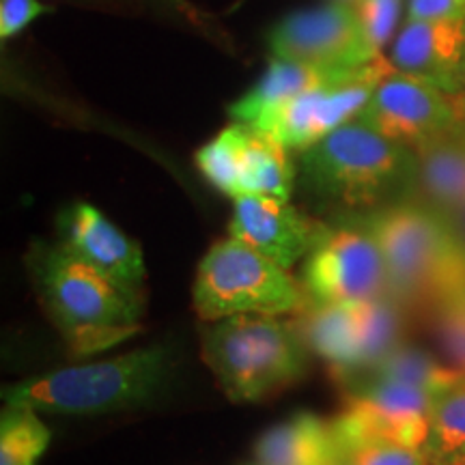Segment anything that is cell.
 <instances>
[{
	"label": "cell",
	"instance_id": "obj_1",
	"mask_svg": "<svg viewBox=\"0 0 465 465\" xmlns=\"http://www.w3.org/2000/svg\"><path fill=\"white\" fill-rule=\"evenodd\" d=\"M26 267L42 306L69 349L86 358L138 332L144 300L75 259L61 243H35Z\"/></svg>",
	"mask_w": 465,
	"mask_h": 465
},
{
	"label": "cell",
	"instance_id": "obj_2",
	"mask_svg": "<svg viewBox=\"0 0 465 465\" xmlns=\"http://www.w3.org/2000/svg\"><path fill=\"white\" fill-rule=\"evenodd\" d=\"M353 218L373 232L388 289L407 312L422 315L465 282V243L438 209L401 201Z\"/></svg>",
	"mask_w": 465,
	"mask_h": 465
},
{
	"label": "cell",
	"instance_id": "obj_3",
	"mask_svg": "<svg viewBox=\"0 0 465 465\" xmlns=\"http://www.w3.org/2000/svg\"><path fill=\"white\" fill-rule=\"evenodd\" d=\"M177 371L174 347L151 345L102 362L67 366L5 391V403L39 414L93 416L134 410L158 399Z\"/></svg>",
	"mask_w": 465,
	"mask_h": 465
},
{
	"label": "cell",
	"instance_id": "obj_4",
	"mask_svg": "<svg viewBox=\"0 0 465 465\" xmlns=\"http://www.w3.org/2000/svg\"><path fill=\"white\" fill-rule=\"evenodd\" d=\"M302 173L322 201L371 212L416 192V151L353 119L302 151Z\"/></svg>",
	"mask_w": 465,
	"mask_h": 465
},
{
	"label": "cell",
	"instance_id": "obj_5",
	"mask_svg": "<svg viewBox=\"0 0 465 465\" xmlns=\"http://www.w3.org/2000/svg\"><path fill=\"white\" fill-rule=\"evenodd\" d=\"M203 360L235 403L259 401L304 375L308 347L295 322L237 315L203 322Z\"/></svg>",
	"mask_w": 465,
	"mask_h": 465
},
{
	"label": "cell",
	"instance_id": "obj_6",
	"mask_svg": "<svg viewBox=\"0 0 465 465\" xmlns=\"http://www.w3.org/2000/svg\"><path fill=\"white\" fill-rule=\"evenodd\" d=\"M194 308L203 322L237 315H287L306 304L300 287L276 261L229 235L207 250L196 270Z\"/></svg>",
	"mask_w": 465,
	"mask_h": 465
},
{
	"label": "cell",
	"instance_id": "obj_7",
	"mask_svg": "<svg viewBox=\"0 0 465 465\" xmlns=\"http://www.w3.org/2000/svg\"><path fill=\"white\" fill-rule=\"evenodd\" d=\"M345 386H349L345 410L332 420L341 449L358 441H392L422 449L438 388L373 375L358 377Z\"/></svg>",
	"mask_w": 465,
	"mask_h": 465
},
{
	"label": "cell",
	"instance_id": "obj_8",
	"mask_svg": "<svg viewBox=\"0 0 465 465\" xmlns=\"http://www.w3.org/2000/svg\"><path fill=\"white\" fill-rule=\"evenodd\" d=\"M302 287L315 304H360L391 295L373 232L356 218L328 226L308 252Z\"/></svg>",
	"mask_w": 465,
	"mask_h": 465
},
{
	"label": "cell",
	"instance_id": "obj_9",
	"mask_svg": "<svg viewBox=\"0 0 465 465\" xmlns=\"http://www.w3.org/2000/svg\"><path fill=\"white\" fill-rule=\"evenodd\" d=\"M392 72L391 58L377 56L362 67L293 97L254 130L270 134L289 151H304L341 125L358 119L381 80Z\"/></svg>",
	"mask_w": 465,
	"mask_h": 465
},
{
	"label": "cell",
	"instance_id": "obj_10",
	"mask_svg": "<svg viewBox=\"0 0 465 465\" xmlns=\"http://www.w3.org/2000/svg\"><path fill=\"white\" fill-rule=\"evenodd\" d=\"M358 119L381 136L416 151L463 125L465 95L394 69L381 80Z\"/></svg>",
	"mask_w": 465,
	"mask_h": 465
},
{
	"label": "cell",
	"instance_id": "obj_11",
	"mask_svg": "<svg viewBox=\"0 0 465 465\" xmlns=\"http://www.w3.org/2000/svg\"><path fill=\"white\" fill-rule=\"evenodd\" d=\"M267 42L274 58L332 69H353L381 56L366 42L356 7L342 3L287 15L272 28Z\"/></svg>",
	"mask_w": 465,
	"mask_h": 465
},
{
	"label": "cell",
	"instance_id": "obj_12",
	"mask_svg": "<svg viewBox=\"0 0 465 465\" xmlns=\"http://www.w3.org/2000/svg\"><path fill=\"white\" fill-rule=\"evenodd\" d=\"M58 243L127 293L144 300L147 270L141 246L97 207L89 203H74L67 207L58 218Z\"/></svg>",
	"mask_w": 465,
	"mask_h": 465
},
{
	"label": "cell",
	"instance_id": "obj_13",
	"mask_svg": "<svg viewBox=\"0 0 465 465\" xmlns=\"http://www.w3.org/2000/svg\"><path fill=\"white\" fill-rule=\"evenodd\" d=\"M229 229V235L291 270L300 259L308 257L328 224L302 213L289 201L242 194L232 199Z\"/></svg>",
	"mask_w": 465,
	"mask_h": 465
},
{
	"label": "cell",
	"instance_id": "obj_14",
	"mask_svg": "<svg viewBox=\"0 0 465 465\" xmlns=\"http://www.w3.org/2000/svg\"><path fill=\"white\" fill-rule=\"evenodd\" d=\"M392 67L463 95L465 20H407L394 39Z\"/></svg>",
	"mask_w": 465,
	"mask_h": 465
},
{
	"label": "cell",
	"instance_id": "obj_15",
	"mask_svg": "<svg viewBox=\"0 0 465 465\" xmlns=\"http://www.w3.org/2000/svg\"><path fill=\"white\" fill-rule=\"evenodd\" d=\"M347 72H351V69H332L272 56L267 72L261 75V80L252 89L231 104L229 114L235 124L259 127L293 97L302 95L308 89H315L319 84L330 83V80Z\"/></svg>",
	"mask_w": 465,
	"mask_h": 465
},
{
	"label": "cell",
	"instance_id": "obj_16",
	"mask_svg": "<svg viewBox=\"0 0 465 465\" xmlns=\"http://www.w3.org/2000/svg\"><path fill=\"white\" fill-rule=\"evenodd\" d=\"M341 446L332 422L315 414H295L278 422L254 444V463L259 465H339Z\"/></svg>",
	"mask_w": 465,
	"mask_h": 465
},
{
	"label": "cell",
	"instance_id": "obj_17",
	"mask_svg": "<svg viewBox=\"0 0 465 465\" xmlns=\"http://www.w3.org/2000/svg\"><path fill=\"white\" fill-rule=\"evenodd\" d=\"M298 323L308 351L317 353L339 381L353 375L360 349V304H315L302 308Z\"/></svg>",
	"mask_w": 465,
	"mask_h": 465
},
{
	"label": "cell",
	"instance_id": "obj_18",
	"mask_svg": "<svg viewBox=\"0 0 465 465\" xmlns=\"http://www.w3.org/2000/svg\"><path fill=\"white\" fill-rule=\"evenodd\" d=\"M416 192L444 216L465 205V141L459 132L416 149Z\"/></svg>",
	"mask_w": 465,
	"mask_h": 465
},
{
	"label": "cell",
	"instance_id": "obj_19",
	"mask_svg": "<svg viewBox=\"0 0 465 465\" xmlns=\"http://www.w3.org/2000/svg\"><path fill=\"white\" fill-rule=\"evenodd\" d=\"M295 168L289 149L270 134L246 125L242 147L240 194H257L267 199L289 201L293 194Z\"/></svg>",
	"mask_w": 465,
	"mask_h": 465
},
{
	"label": "cell",
	"instance_id": "obj_20",
	"mask_svg": "<svg viewBox=\"0 0 465 465\" xmlns=\"http://www.w3.org/2000/svg\"><path fill=\"white\" fill-rule=\"evenodd\" d=\"M405 315L407 311L392 295H383V298L371 302H360L358 366L353 375H349L341 383L369 373L383 358L391 356L394 349L403 345Z\"/></svg>",
	"mask_w": 465,
	"mask_h": 465
},
{
	"label": "cell",
	"instance_id": "obj_21",
	"mask_svg": "<svg viewBox=\"0 0 465 465\" xmlns=\"http://www.w3.org/2000/svg\"><path fill=\"white\" fill-rule=\"evenodd\" d=\"M465 449V371L457 369L433 394L431 422L422 450L429 461Z\"/></svg>",
	"mask_w": 465,
	"mask_h": 465
},
{
	"label": "cell",
	"instance_id": "obj_22",
	"mask_svg": "<svg viewBox=\"0 0 465 465\" xmlns=\"http://www.w3.org/2000/svg\"><path fill=\"white\" fill-rule=\"evenodd\" d=\"M50 444V429L39 411L7 405L0 420V465H37Z\"/></svg>",
	"mask_w": 465,
	"mask_h": 465
},
{
	"label": "cell",
	"instance_id": "obj_23",
	"mask_svg": "<svg viewBox=\"0 0 465 465\" xmlns=\"http://www.w3.org/2000/svg\"><path fill=\"white\" fill-rule=\"evenodd\" d=\"M243 134H246V125L232 121L213 141L196 151V166L203 177L231 199L240 194Z\"/></svg>",
	"mask_w": 465,
	"mask_h": 465
},
{
	"label": "cell",
	"instance_id": "obj_24",
	"mask_svg": "<svg viewBox=\"0 0 465 465\" xmlns=\"http://www.w3.org/2000/svg\"><path fill=\"white\" fill-rule=\"evenodd\" d=\"M429 334L452 369L465 371V311L455 298L435 302L422 312Z\"/></svg>",
	"mask_w": 465,
	"mask_h": 465
},
{
	"label": "cell",
	"instance_id": "obj_25",
	"mask_svg": "<svg viewBox=\"0 0 465 465\" xmlns=\"http://www.w3.org/2000/svg\"><path fill=\"white\" fill-rule=\"evenodd\" d=\"M339 465H431L422 449L392 441H358L341 449Z\"/></svg>",
	"mask_w": 465,
	"mask_h": 465
},
{
	"label": "cell",
	"instance_id": "obj_26",
	"mask_svg": "<svg viewBox=\"0 0 465 465\" xmlns=\"http://www.w3.org/2000/svg\"><path fill=\"white\" fill-rule=\"evenodd\" d=\"M356 11L371 50L381 54L399 25L401 0H360Z\"/></svg>",
	"mask_w": 465,
	"mask_h": 465
},
{
	"label": "cell",
	"instance_id": "obj_27",
	"mask_svg": "<svg viewBox=\"0 0 465 465\" xmlns=\"http://www.w3.org/2000/svg\"><path fill=\"white\" fill-rule=\"evenodd\" d=\"M50 7H45L39 0H0V37L3 42L15 37L22 28H26L35 17L48 14Z\"/></svg>",
	"mask_w": 465,
	"mask_h": 465
},
{
	"label": "cell",
	"instance_id": "obj_28",
	"mask_svg": "<svg viewBox=\"0 0 465 465\" xmlns=\"http://www.w3.org/2000/svg\"><path fill=\"white\" fill-rule=\"evenodd\" d=\"M407 20H465V0H410Z\"/></svg>",
	"mask_w": 465,
	"mask_h": 465
},
{
	"label": "cell",
	"instance_id": "obj_29",
	"mask_svg": "<svg viewBox=\"0 0 465 465\" xmlns=\"http://www.w3.org/2000/svg\"><path fill=\"white\" fill-rule=\"evenodd\" d=\"M450 220L452 229L457 231V235L461 237V242L465 243V205L461 209H457L455 213H450V216H446Z\"/></svg>",
	"mask_w": 465,
	"mask_h": 465
},
{
	"label": "cell",
	"instance_id": "obj_30",
	"mask_svg": "<svg viewBox=\"0 0 465 465\" xmlns=\"http://www.w3.org/2000/svg\"><path fill=\"white\" fill-rule=\"evenodd\" d=\"M431 465H465V449L450 452V455L438 459V461H433Z\"/></svg>",
	"mask_w": 465,
	"mask_h": 465
},
{
	"label": "cell",
	"instance_id": "obj_31",
	"mask_svg": "<svg viewBox=\"0 0 465 465\" xmlns=\"http://www.w3.org/2000/svg\"><path fill=\"white\" fill-rule=\"evenodd\" d=\"M449 298H455V300L459 302V304L463 306V311H465V282L461 284V287H459V289L455 291V293L449 295Z\"/></svg>",
	"mask_w": 465,
	"mask_h": 465
},
{
	"label": "cell",
	"instance_id": "obj_32",
	"mask_svg": "<svg viewBox=\"0 0 465 465\" xmlns=\"http://www.w3.org/2000/svg\"><path fill=\"white\" fill-rule=\"evenodd\" d=\"M332 3H342V5H351V7H356L360 0H332Z\"/></svg>",
	"mask_w": 465,
	"mask_h": 465
},
{
	"label": "cell",
	"instance_id": "obj_33",
	"mask_svg": "<svg viewBox=\"0 0 465 465\" xmlns=\"http://www.w3.org/2000/svg\"><path fill=\"white\" fill-rule=\"evenodd\" d=\"M461 86H463V95H465V63H463V69H461Z\"/></svg>",
	"mask_w": 465,
	"mask_h": 465
},
{
	"label": "cell",
	"instance_id": "obj_34",
	"mask_svg": "<svg viewBox=\"0 0 465 465\" xmlns=\"http://www.w3.org/2000/svg\"><path fill=\"white\" fill-rule=\"evenodd\" d=\"M457 132H459V136H461V138H463V141H465V121H463V125H461V127H459V130H457Z\"/></svg>",
	"mask_w": 465,
	"mask_h": 465
},
{
	"label": "cell",
	"instance_id": "obj_35",
	"mask_svg": "<svg viewBox=\"0 0 465 465\" xmlns=\"http://www.w3.org/2000/svg\"><path fill=\"white\" fill-rule=\"evenodd\" d=\"M250 465H259V463H250Z\"/></svg>",
	"mask_w": 465,
	"mask_h": 465
}]
</instances>
